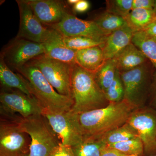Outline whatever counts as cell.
Listing matches in <instances>:
<instances>
[{
	"mask_svg": "<svg viewBox=\"0 0 156 156\" xmlns=\"http://www.w3.org/2000/svg\"><path fill=\"white\" fill-rule=\"evenodd\" d=\"M52 29L53 31L50 37L42 44L44 48V54L49 58L69 64H76V50L65 47L62 41V36L55 30Z\"/></svg>",
	"mask_w": 156,
	"mask_h": 156,
	"instance_id": "cell-15",
	"label": "cell"
},
{
	"mask_svg": "<svg viewBox=\"0 0 156 156\" xmlns=\"http://www.w3.org/2000/svg\"><path fill=\"white\" fill-rule=\"evenodd\" d=\"M79 1V0H68L67 2L69 5H73L74 6L75 5H76Z\"/></svg>",
	"mask_w": 156,
	"mask_h": 156,
	"instance_id": "cell-36",
	"label": "cell"
},
{
	"mask_svg": "<svg viewBox=\"0 0 156 156\" xmlns=\"http://www.w3.org/2000/svg\"><path fill=\"white\" fill-rule=\"evenodd\" d=\"M64 37H84L105 41L109 33L102 30L93 20H84L68 13L56 24L49 27Z\"/></svg>",
	"mask_w": 156,
	"mask_h": 156,
	"instance_id": "cell-10",
	"label": "cell"
},
{
	"mask_svg": "<svg viewBox=\"0 0 156 156\" xmlns=\"http://www.w3.org/2000/svg\"><path fill=\"white\" fill-rule=\"evenodd\" d=\"M107 145L101 137H85L72 147L75 156H100Z\"/></svg>",
	"mask_w": 156,
	"mask_h": 156,
	"instance_id": "cell-21",
	"label": "cell"
},
{
	"mask_svg": "<svg viewBox=\"0 0 156 156\" xmlns=\"http://www.w3.org/2000/svg\"><path fill=\"white\" fill-rule=\"evenodd\" d=\"M50 156H75L71 147L60 143Z\"/></svg>",
	"mask_w": 156,
	"mask_h": 156,
	"instance_id": "cell-31",
	"label": "cell"
},
{
	"mask_svg": "<svg viewBox=\"0 0 156 156\" xmlns=\"http://www.w3.org/2000/svg\"><path fill=\"white\" fill-rule=\"evenodd\" d=\"M35 16L50 27L61 21L68 12L64 3L57 0H26Z\"/></svg>",
	"mask_w": 156,
	"mask_h": 156,
	"instance_id": "cell-14",
	"label": "cell"
},
{
	"mask_svg": "<svg viewBox=\"0 0 156 156\" xmlns=\"http://www.w3.org/2000/svg\"><path fill=\"white\" fill-rule=\"evenodd\" d=\"M132 43L142 51L156 69V38L140 31L134 33Z\"/></svg>",
	"mask_w": 156,
	"mask_h": 156,
	"instance_id": "cell-22",
	"label": "cell"
},
{
	"mask_svg": "<svg viewBox=\"0 0 156 156\" xmlns=\"http://www.w3.org/2000/svg\"><path fill=\"white\" fill-rule=\"evenodd\" d=\"M90 3L86 0H79L73 7L75 12L77 13H84L88 11L90 8Z\"/></svg>",
	"mask_w": 156,
	"mask_h": 156,
	"instance_id": "cell-33",
	"label": "cell"
},
{
	"mask_svg": "<svg viewBox=\"0 0 156 156\" xmlns=\"http://www.w3.org/2000/svg\"><path fill=\"white\" fill-rule=\"evenodd\" d=\"M20 21L16 38L43 44L50 37L53 29L44 26L35 16L26 0H17Z\"/></svg>",
	"mask_w": 156,
	"mask_h": 156,
	"instance_id": "cell-12",
	"label": "cell"
},
{
	"mask_svg": "<svg viewBox=\"0 0 156 156\" xmlns=\"http://www.w3.org/2000/svg\"><path fill=\"white\" fill-rule=\"evenodd\" d=\"M114 58L120 73L134 69L149 61L142 51L132 43Z\"/></svg>",
	"mask_w": 156,
	"mask_h": 156,
	"instance_id": "cell-17",
	"label": "cell"
},
{
	"mask_svg": "<svg viewBox=\"0 0 156 156\" xmlns=\"http://www.w3.org/2000/svg\"><path fill=\"white\" fill-rule=\"evenodd\" d=\"M100 156H128L120 152L114 148L107 146Z\"/></svg>",
	"mask_w": 156,
	"mask_h": 156,
	"instance_id": "cell-34",
	"label": "cell"
},
{
	"mask_svg": "<svg viewBox=\"0 0 156 156\" xmlns=\"http://www.w3.org/2000/svg\"><path fill=\"white\" fill-rule=\"evenodd\" d=\"M106 4L107 11L125 18L132 10L133 0H108Z\"/></svg>",
	"mask_w": 156,
	"mask_h": 156,
	"instance_id": "cell-29",
	"label": "cell"
},
{
	"mask_svg": "<svg viewBox=\"0 0 156 156\" xmlns=\"http://www.w3.org/2000/svg\"><path fill=\"white\" fill-rule=\"evenodd\" d=\"M17 115H1L0 156H28L31 139L17 123Z\"/></svg>",
	"mask_w": 156,
	"mask_h": 156,
	"instance_id": "cell-6",
	"label": "cell"
},
{
	"mask_svg": "<svg viewBox=\"0 0 156 156\" xmlns=\"http://www.w3.org/2000/svg\"><path fill=\"white\" fill-rule=\"evenodd\" d=\"M156 156V155H154V156Z\"/></svg>",
	"mask_w": 156,
	"mask_h": 156,
	"instance_id": "cell-37",
	"label": "cell"
},
{
	"mask_svg": "<svg viewBox=\"0 0 156 156\" xmlns=\"http://www.w3.org/2000/svg\"><path fill=\"white\" fill-rule=\"evenodd\" d=\"M137 132L144 147V156L156 155V111L151 107L139 108L127 121Z\"/></svg>",
	"mask_w": 156,
	"mask_h": 156,
	"instance_id": "cell-9",
	"label": "cell"
},
{
	"mask_svg": "<svg viewBox=\"0 0 156 156\" xmlns=\"http://www.w3.org/2000/svg\"><path fill=\"white\" fill-rule=\"evenodd\" d=\"M134 32L128 26L111 33L107 37L101 48L105 60L114 58L132 43Z\"/></svg>",
	"mask_w": 156,
	"mask_h": 156,
	"instance_id": "cell-16",
	"label": "cell"
},
{
	"mask_svg": "<svg viewBox=\"0 0 156 156\" xmlns=\"http://www.w3.org/2000/svg\"><path fill=\"white\" fill-rule=\"evenodd\" d=\"M27 63L38 69L59 94L72 98L71 76L75 64L49 58L44 54L33 58Z\"/></svg>",
	"mask_w": 156,
	"mask_h": 156,
	"instance_id": "cell-7",
	"label": "cell"
},
{
	"mask_svg": "<svg viewBox=\"0 0 156 156\" xmlns=\"http://www.w3.org/2000/svg\"><path fill=\"white\" fill-rule=\"evenodd\" d=\"M148 62L134 69L119 72L124 86V99L136 108L143 107L150 94L154 75H152Z\"/></svg>",
	"mask_w": 156,
	"mask_h": 156,
	"instance_id": "cell-5",
	"label": "cell"
},
{
	"mask_svg": "<svg viewBox=\"0 0 156 156\" xmlns=\"http://www.w3.org/2000/svg\"><path fill=\"white\" fill-rule=\"evenodd\" d=\"M17 123L31 139L28 156H50L60 143L43 115L27 118L17 116Z\"/></svg>",
	"mask_w": 156,
	"mask_h": 156,
	"instance_id": "cell-4",
	"label": "cell"
},
{
	"mask_svg": "<svg viewBox=\"0 0 156 156\" xmlns=\"http://www.w3.org/2000/svg\"><path fill=\"white\" fill-rule=\"evenodd\" d=\"M138 136V134L135 129L126 123L101 137L107 146L123 142Z\"/></svg>",
	"mask_w": 156,
	"mask_h": 156,
	"instance_id": "cell-25",
	"label": "cell"
},
{
	"mask_svg": "<svg viewBox=\"0 0 156 156\" xmlns=\"http://www.w3.org/2000/svg\"><path fill=\"white\" fill-rule=\"evenodd\" d=\"M142 31L148 35L156 38V21L151 23Z\"/></svg>",
	"mask_w": 156,
	"mask_h": 156,
	"instance_id": "cell-35",
	"label": "cell"
},
{
	"mask_svg": "<svg viewBox=\"0 0 156 156\" xmlns=\"http://www.w3.org/2000/svg\"><path fill=\"white\" fill-rule=\"evenodd\" d=\"M16 70L27 81L33 95L43 108L59 112L72 109V98L59 94L38 69L27 63Z\"/></svg>",
	"mask_w": 156,
	"mask_h": 156,
	"instance_id": "cell-3",
	"label": "cell"
},
{
	"mask_svg": "<svg viewBox=\"0 0 156 156\" xmlns=\"http://www.w3.org/2000/svg\"><path fill=\"white\" fill-rule=\"evenodd\" d=\"M118 71L115 58L108 59L95 73H93L95 81L104 92L114 80Z\"/></svg>",
	"mask_w": 156,
	"mask_h": 156,
	"instance_id": "cell-23",
	"label": "cell"
},
{
	"mask_svg": "<svg viewBox=\"0 0 156 156\" xmlns=\"http://www.w3.org/2000/svg\"><path fill=\"white\" fill-rule=\"evenodd\" d=\"M71 90L73 105L71 111L74 113L101 108L109 104L93 73L77 64L73 67Z\"/></svg>",
	"mask_w": 156,
	"mask_h": 156,
	"instance_id": "cell-2",
	"label": "cell"
},
{
	"mask_svg": "<svg viewBox=\"0 0 156 156\" xmlns=\"http://www.w3.org/2000/svg\"><path fill=\"white\" fill-rule=\"evenodd\" d=\"M101 46H95L77 51L76 63L84 69L95 73L105 62Z\"/></svg>",
	"mask_w": 156,
	"mask_h": 156,
	"instance_id": "cell-18",
	"label": "cell"
},
{
	"mask_svg": "<svg viewBox=\"0 0 156 156\" xmlns=\"http://www.w3.org/2000/svg\"><path fill=\"white\" fill-rule=\"evenodd\" d=\"M105 94L109 103H116L124 100V86L118 69L113 82L105 92Z\"/></svg>",
	"mask_w": 156,
	"mask_h": 156,
	"instance_id": "cell-28",
	"label": "cell"
},
{
	"mask_svg": "<svg viewBox=\"0 0 156 156\" xmlns=\"http://www.w3.org/2000/svg\"><path fill=\"white\" fill-rule=\"evenodd\" d=\"M134 33L144 30L156 21V11L143 9H132L125 18Z\"/></svg>",
	"mask_w": 156,
	"mask_h": 156,
	"instance_id": "cell-20",
	"label": "cell"
},
{
	"mask_svg": "<svg viewBox=\"0 0 156 156\" xmlns=\"http://www.w3.org/2000/svg\"><path fill=\"white\" fill-rule=\"evenodd\" d=\"M102 30L111 33L127 26L125 18L105 10L92 20Z\"/></svg>",
	"mask_w": 156,
	"mask_h": 156,
	"instance_id": "cell-24",
	"label": "cell"
},
{
	"mask_svg": "<svg viewBox=\"0 0 156 156\" xmlns=\"http://www.w3.org/2000/svg\"><path fill=\"white\" fill-rule=\"evenodd\" d=\"M42 114L47 119L59 142L63 145L72 147L84 139L74 114L71 110L54 111L43 108Z\"/></svg>",
	"mask_w": 156,
	"mask_h": 156,
	"instance_id": "cell-8",
	"label": "cell"
},
{
	"mask_svg": "<svg viewBox=\"0 0 156 156\" xmlns=\"http://www.w3.org/2000/svg\"><path fill=\"white\" fill-rule=\"evenodd\" d=\"M136 108L124 99L101 108L73 113L84 138L101 137L127 123Z\"/></svg>",
	"mask_w": 156,
	"mask_h": 156,
	"instance_id": "cell-1",
	"label": "cell"
},
{
	"mask_svg": "<svg viewBox=\"0 0 156 156\" xmlns=\"http://www.w3.org/2000/svg\"><path fill=\"white\" fill-rule=\"evenodd\" d=\"M44 53V48L43 44L15 38L3 50L1 57L8 66L16 69Z\"/></svg>",
	"mask_w": 156,
	"mask_h": 156,
	"instance_id": "cell-13",
	"label": "cell"
},
{
	"mask_svg": "<svg viewBox=\"0 0 156 156\" xmlns=\"http://www.w3.org/2000/svg\"><path fill=\"white\" fill-rule=\"evenodd\" d=\"M135 9L156 11V0H133L132 9Z\"/></svg>",
	"mask_w": 156,
	"mask_h": 156,
	"instance_id": "cell-30",
	"label": "cell"
},
{
	"mask_svg": "<svg viewBox=\"0 0 156 156\" xmlns=\"http://www.w3.org/2000/svg\"><path fill=\"white\" fill-rule=\"evenodd\" d=\"M1 113L22 118L41 114L43 107L35 98L17 91H2L0 94Z\"/></svg>",
	"mask_w": 156,
	"mask_h": 156,
	"instance_id": "cell-11",
	"label": "cell"
},
{
	"mask_svg": "<svg viewBox=\"0 0 156 156\" xmlns=\"http://www.w3.org/2000/svg\"><path fill=\"white\" fill-rule=\"evenodd\" d=\"M107 146L115 149L127 155L144 156L143 144L139 136Z\"/></svg>",
	"mask_w": 156,
	"mask_h": 156,
	"instance_id": "cell-26",
	"label": "cell"
},
{
	"mask_svg": "<svg viewBox=\"0 0 156 156\" xmlns=\"http://www.w3.org/2000/svg\"><path fill=\"white\" fill-rule=\"evenodd\" d=\"M149 97L150 98V107L156 111V73L154 74Z\"/></svg>",
	"mask_w": 156,
	"mask_h": 156,
	"instance_id": "cell-32",
	"label": "cell"
},
{
	"mask_svg": "<svg viewBox=\"0 0 156 156\" xmlns=\"http://www.w3.org/2000/svg\"><path fill=\"white\" fill-rule=\"evenodd\" d=\"M0 80L5 87L17 89L26 95L34 97L27 80L19 73L12 71L2 57L0 59Z\"/></svg>",
	"mask_w": 156,
	"mask_h": 156,
	"instance_id": "cell-19",
	"label": "cell"
},
{
	"mask_svg": "<svg viewBox=\"0 0 156 156\" xmlns=\"http://www.w3.org/2000/svg\"><path fill=\"white\" fill-rule=\"evenodd\" d=\"M62 44L66 48L78 50L95 47L102 46L105 41L84 37H73L62 38Z\"/></svg>",
	"mask_w": 156,
	"mask_h": 156,
	"instance_id": "cell-27",
	"label": "cell"
}]
</instances>
